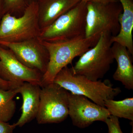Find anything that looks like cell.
Instances as JSON below:
<instances>
[{
	"instance_id": "cell-23",
	"label": "cell",
	"mask_w": 133,
	"mask_h": 133,
	"mask_svg": "<svg viewBox=\"0 0 133 133\" xmlns=\"http://www.w3.org/2000/svg\"><path fill=\"white\" fill-rule=\"evenodd\" d=\"M28 5L30 3L33 2L37 1L38 0H26Z\"/></svg>"
},
{
	"instance_id": "cell-13",
	"label": "cell",
	"mask_w": 133,
	"mask_h": 133,
	"mask_svg": "<svg viewBox=\"0 0 133 133\" xmlns=\"http://www.w3.org/2000/svg\"><path fill=\"white\" fill-rule=\"evenodd\" d=\"M112 50L117 68L113 75L115 81H119L128 90L133 89V65L127 49L116 43H113Z\"/></svg>"
},
{
	"instance_id": "cell-3",
	"label": "cell",
	"mask_w": 133,
	"mask_h": 133,
	"mask_svg": "<svg viewBox=\"0 0 133 133\" xmlns=\"http://www.w3.org/2000/svg\"><path fill=\"white\" fill-rule=\"evenodd\" d=\"M112 36L107 32L101 33L96 44L80 56L71 67L73 73L84 76L92 81L103 78L114 61Z\"/></svg>"
},
{
	"instance_id": "cell-1",
	"label": "cell",
	"mask_w": 133,
	"mask_h": 133,
	"mask_svg": "<svg viewBox=\"0 0 133 133\" xmlns=\"http://www.w3.org/2000/svg\"><path fill=\"white\" fill-rule=\"evenodd\" d=\"M100 35L101 34H97L90 37L57 42L40 40L48 50L49 56L48 68L43 76L42 87L52 83L58 73L71 64L75 58L80 56L94 47L97 42Z\"/></svg>"
},
{
	"instance_id": "cell-22",
	"label": "cell",
	"mask_w": 133,
	"mask_h": 133,
	"mask_svg": "<svg viewBox=\"0 0 133 133\" xmlns=\"http://www.w3.org/2000/svg\"><path fill=\"white\" fill-rule=\"evenodd\" d=\"M4 15V10H3V4L2 0H0V23L2 19V17Z\"/></svg>"
},
{
	"instance_id": "cell-4",
	"label": "cell",
	"mask_w": 133,
	"mask_h": 133,
	"mask_svg": "<svg viewBox=\"0 0 133 133\" xmlns=\"http://www.w3.org/2000/svg\"><path fill=\"white\" fill-rule=\"evenodd\" d=\"M87 3L80 1L52 24L41 30L38 39L57 42L85 37Z\"/></svg>"
},
{
	"instance_id": "cell-24",
	"label": "cell",
	"mask_w": 133,
	"mask_h": 133,
	"mask_svg": "<svg viewBox=\"0 0 133 133\" xmlns=\"http://www.w3.org/2000/svg\"><path fill=\"white\" fill-rule=\"evenodd\" d=\"M133 121H132L131 122V124L132 125V132H131V133H133Z\"/></svg>"
},
{
	"instance_id": "cell-11",
	"label": "cell",
	"mask_w": 133,
	"mask_h": 133,
	"mask_svg": "<svg viewBox=\"0 0 133 133\" xmlns=\"http://www.w3.org/2000/svg\"><path fill=\"white\" fill-rule=\"evenodd\" d=\"M19 93L23 98L22 114L16 127H21L36 118L38 113L40 102L41 87L38 85L24 83L18 87Z\"/></svg>"
},
{
	"instance_id": "cell-20",
	"label": "cell",
	"mask_w": 133,
	"mask_h": 133,
	"mask_svg": "<svg viewBox=\"0 0 133 133\" xmlns=\"http://www.w3.org/2000/svg\"><path fill=\"white\" fill-rule=\"evenodd\" d=\"M18 87L16 85L5 81L0 78V89L8 90L17 88Z\"/></svg>"
},
{
	"instance_id": "cell-19",
	"label": "cell",
	"mask_w": 133,
	"mask_h": 133,
	"mask_svg": "<svg viewBox=\"0 0 133 133\" xmlns=\"http://www.w3.org/2000/svg\"><path fill=\"white\" fill-rule=\"evenodd\" d=\"M16 127L15 124L10 125L8 122L0 121V133H13Z\"/></svg>"
},
{
	"instance_id": "cell-10",
	"label": "cell",
	"mask_w": 133,
	"mask_h": 133,
	"mask_svg": "<svg viewBox=\"0 0 133 133\" xmlns=\"http://www.w3.org/2000/svg\"><path fill=\"white\" fill-rule=\"evenodd\" d=\"M69 116L74 126L83 129L95 121L104 122L110 115L105 107L92 102L83 95L69 92Z\"/></svg>"
},
{
	"instance_id": "cell-18",
	"label": "cell",
	"mask_w": 133,
	"mask_h": 133,
	"mask_svg": "<svg viewBox=\"0 0 133 133\" xmlns=\"http://www.w3.org/2000/svg\"><path fill=\"white\" fill-rule=\"evenodd\" d=\"M104 122L107 125L108 133H123L121 128L119 118L110 115Z\"/></svg>"
},
{
	"instance_id": "cell-2",
	"label": "cell",
	"mask_w": 133,
	"mask_h": 133,
	"mask_svg": "<svg viewBox=\"0 0 133 133\" xmlns=\"http://www.w3.org/2000/svg\"><path fill=\"white\" fill-rule=\"evenodd\" d=\"M53 83L72 94L83 95L95 104L105 107V101L114 99L121 92L120 88H114L108 82L93 81L82 75L74 74L68 66L56 76Z\"/></svg>"
},
{
	"instance_id": "cell-16",
	"label": "cell",
	"mask_w": 133,
	"mask_h": 133,
	"mask_svg": "<svg viewBox=\"0 0 133 133\" xmlns=\"http://www.w3.org/2000/svg\"><path fill=\"white\" fill-rule=\"evenodd\" d=\"M18 87L8 90L0 89V121L8 122L14 116L16 107L14 99L19 93Z\"/></svg>"
},
{
	"instance_id": "cell-9",
	"label": "cell",
	"mask_w": 133,
	"mask_h": 133,
	"mask_svg": "<svg viewBox=\"0 0 133 133\" xmlns=\"http://www.w3.org/2000/svg\"><path fill=\"white\" fill-rule=\"evenodd\" d=\"M0 45L10 50L25 66L37 70L43 75L46 72L49 56L38 38L18 42L0 41Z\"/></svg>"
},
{
	"instance_id": "cell-14",
	"label": "cell",
	"mask_w": 133,
	"mask_h": 133,
	"mask_svg": "<svg viewBox=\"0 0 133 133\" xmlns=\"http://www.w3.org/2000/svg\"><path fill=\"white\" fill-rule=\"evenodd\" d=\"M122 8L119 22L120 29L118 35L112 36V41L123 45L133 55V2L132 0H118Z\"/></svg>"
},
{
	"instance_id": "cell-8",
	"label": "cell",
	"mask_w": 133,
	"mask_h": 133,
	"mask_svg": "<svg viewBox=\"0 0 133 133\" xmlns=\"http://www.w3.org/2000/svg\"><path fill=\"white\" fill-rule=\"evenodd\" d=\"M43 74L25 66L9 49L0 45V78L20 86L24 83L42 87Z\"/></svg>"
},
{
	"instance_id": "cell-15",
	"label": "cell",
	"mask_w": 133,
	"mask_h": 133,
	"mask_svg": "<svg viewBox=\"0 0 133 133\" xmlns=\"http://www.w3.org/2000/svg\"><path fill=\"white\" fill-rule=\"evenodd\" d=\"M104 107L110 115L133 121V97L119 101L113 99L105 100Z\"/></svg>"
},
{
	"instance_id": "cell-7",
	"label": "cell",
	"mask_w": 133,
	"mask_h": 133,
	"mask_svg": "<svg viewBox=\"0 0 133 133\" xmlns=\"http://www.w3.org/2000/svg\"><path fill=\"white\" fill-rule=\"evenodd\" d=\"M69 92L53 83L41 87L40 102L36 117L39 124H57L69 116Z\"/></svg>"
},
{
	"instance_id": "cell-12",
	"label": "cell",
	"mask_w": 133,
	"mask_h": 133,
	"mask_svg": "<svg viewBox=\"0 0 133 133\" xmlns=\"http://www.w3.org/2000/svg\"><path fill=\"white\" fill-rule=\"evenodd\" d=\"M79 1V0H38V22L41 30L52 24Z\"/></svg>"
},
{
	"instance_id": "cell-6",
	"label": "cell",
	"mask_w": 133,
	"mask_h": 133,
	"mask_svg": "<svg viewBox=\"0 0 133 133\" xmlns=\"http://www.w3.org/2000/svg\"><path fill=\"white\" fill-rule=\"evenodd\" d=\"M122 12L120 3H87L85 37L107 32L112 36L118 35L120 26L119 22Z\"/></svg>"
},
{
	"instance_id": "cell-5",
	"label": "cell",
	"mask_w": 133,
	"mask_h": 133,
	"mask_svg": "<svg viewBox=\"0 0 133 133\" xmlns=\"http://www.w3.org/2000/svg\"><path fill=\"white\" fill-rule=\"evenodd\" d=\"M37 1L28 5L21 16L6 14L0 23V41L18 42L38 38L41 32Z\"/></svg>"
},
{
	"instance_id": "cell-21",
	"label": "cell",
	"mask_w": 133,
	"mask_h": 133,
	"mask_svg": "<svg viewBox=\"0 0 133 133\" xmlns=\"http://www.w3.org/2000/svg\"><path fill=\"white\" fill-rule=\"evenodd\" d=\"M79 1H83L86 2H93L99 3H111L119 2L118 0H79Z\"/></svg>"
},
{
	"instance_id": "cell-17",
	"label": "cell",
	"mask_w": 133,
	"mask_h": 133,
	"mask_svg": "<svg viewBox=\"0 0 133 133\" xmlns=\"http://www.w3.org/2000/svg\"><path fill=\"white\" fill-rule=\"evenodd\" d=\"M4 14H22L28 6L26 0H2Z\"/></svg>"
}]
</instances>
